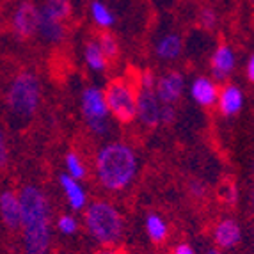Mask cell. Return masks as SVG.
Segmentation results:
<instances>
[{
  "mask_svg": "<svg viewBox=\"0 0 254 254\" xmlns=\"http://www.w3.org/2000/svg\"><path fill=\"white\" fill-rule=\"evenodd\" d=\"M253 206H254V190H253Z\"/></svg>",
  "mask_w": 254,
  "mask_h": 254,
  "instance_id": "35",
  "label": "cell"
},
{
  "mask_svg": "<svg viewBox=\"0 0 254 254\" xmlns=\"http://www.w3.org/2000/svg\"><path fill=\"white\" fill-rule=\"evenodd\" d=\"M173 254H195V251L189 244H178L173 249Z\"/></svg>",
  "mask_w": 254,
  "mask_h": 254,
  "instance_id": "32",
  "label": "cell"
},
{
  "mask_svg": "<svg viewBox=\"0 0 254 254\" xmlns=\"http://www.w3.org/2000/svg\"><path fill=\"white\" fill-rule=\"evenodd\" d=\"M96 178L103 189L110 192L123 190L137 174V155L125 142H110L96 153Z\"/></svg>",
  "mask_w": 254,
  "mask_h": 254,
  "instance_id": "2",
  "label": "cell"
},
{
  "mask_svg": "<svg viewBox=\"0 0 254 254\" xmlns=\"http://www.w3.org/2000/svg\"><path fill=\"white\" fill-rule=\"evenodd\" d=\"M246 75L247 78H249L251 84H254V54L249 57V61H247L246 64Z\"/></svg>",
  "mask_w": 254,
  "mask_h": 254,
  "instance_id": "31",
  "label": "cell"
},
{
  "mask_svg": "<svg viewBox=\"0 0 254 254\" xmlns=\"http://www.w3.org/2000/svg\"><path fill=\"white\" fill-rule=\"evenodd\" d=\"M105 94L107 109L119 123H131L137 118V93L130 82L123 78H116L109 82Z\"/></svg>",
  "mask_w": 254,
  "mask_h": 254,
  "instance_id": "5",
  "label": "cell"
},
{
  "mask_svg": "<svg viewBox=\"0 0 254 254\" xmlns=\"http://www.w3.org/2000/svg\"><path fill=\"white\" fill-rule=\"evenodd\" d=\"M61 187H63V192L68 199V204L73 212H82L87 206V192L84 190V187L78 183V180L71 178L69 174L63 173L59 176Z\"/></svg>",
  "mask_w": 254,
  "mask_h": 254,
  "instance_id": "13",
  "label": "cell"
},
{
  "mask_svg": "<svg viewBox=\"0 0 254 254\" xmlns=\"http://www.w3.org/2000/svg\"><path fill=\"white\" fill-rule=\"evenodd\" d=\"M66 169H68V173L71 178L75 180H82L85 178V174H87V171H85V164L82 162V158L78 157V153L75 151H68L66 153Z\"/></svg>",
  "mask_w": 254,
  "mask_h": 254,
  "instance_id": "23",
  "label": "cell"
},
{
  "mask_svg": "<svg viewBox=\"0 0 254 254\" xmlns=\"http://www.w3.org/2000/svg\"><path fill=\"white\" fill-rule=\"evenodd\" d=\"M38 34H41V38L48 43H61V41H64L66 29H64L63 21H57V20H54V18H48L47 14L41 13Z\"/></svg>",
  "mask_w": 254,
  "mask_h": 254,
  "instance_id": "17",
  "label": "cell"
},
{
  "mask_svg": "<svg viewBox=\"0 0 254 254\" xmlns=\"http://www.w3.org/2000/svg\"><path fill=\"white\" fill-rule=\"evenodd\" d=\"M204 254H222V251L217 249V247H212V249H206V253Z\"/></svg>",
  "mask_w": 254,
  "mask_h": 254,
  "instance_id": "34",
  "label": "cell"
},
{
  "mask_svg": "<svg viewBox=\"0 0 254 254\" xmlns=\"http://www.w3.org/2000/svg\"><path fill=\"white\" fill-rule=\"evenodd\" d=\"M217 105H219L220 114L226 118L237 116L244 107V93L240 91V87L233 84L224 85L219 91V98H217Z\"/></svg>",
  "mask_w": 254,
  "mask_h": 254,
  "instance_id": "14",
  "label": "cell"
},
{
  "mask_svg": "<svg viewBox=\"0 0 254 254\" xmlns=\"http://www.w3.org/2000/svg\"><path fill=\"white\" fill-rule=\"evenodd\" d=\"M146 233L155 244H162L165 242L167 235H169V226L164 220V217L158 213H148L146 215Z\"/></svg>",
  "mask_w": 254,
  "mask_h": 254,
  "instance_id": "18",
  "label": "cell"
},
{
  "mask_svg": "<svg viewBox=\"0 0 254 254\" xmlns=\"http://www.w3.org/2000/svg\"><path fill=\"white\" fill-rule=\"evenodd\" d=\"M189 190H190V194L194 195V197H204V194H206V187H204V183L192 182L190 185H189Z\"/></svg>",
  "mask_w": 254,
  "mask_h": 254,
  "instance_id": "30",
  "label": "cell"
},
{
  "mask_svg": "<svg viewBox=\"0 0 254 254\" xmlns=\"http://www.w3.org/2000/svg\"><path fill=\"white\" fill-rule=\"evenodd\" d=\"M41 13L57 21L68 20L71 14V0H45Z\"/></svg>",
  "mask_w": 254,
  "mask_h": 254,
  "instance_id": "20",
  "label": "cell"
},
{
  "mask_svg": "<svg viewBox=\"0 0 254 254\" xmlns=\"http://www.w3.org/2000/svg\"><path fill=\"white\" fill-rule=\"evenodd\" d=\"M57 229H59V233L66 235V237L75 235L78 231V220L69 213H64L57 219Z\"/></svg>",
  "mask_w": 254,
  "mask_h": 254,
  "instance_id": "24",
  "label": "cell"
},
{
  "mask_svg": "<svg viewBox=\"0 0 254 254\" xmlns=\"http://www.w3.org/2000/svg\"><path fill=\"white\" fill-rule=\"evenodd\" d=\"M160 110L162 103L157 98L155 91L140 89L137 93V118L140 123L148 128H155L160 123Z\"/></svg>",
  "mask_w": 254,
  "mask_h": 254,
  "instance_id": "9",
  "label": "cell"
},
{
  "mask_svg": "<svg viewBox=\"0 0 254 254\" xmlns=\"http://www.w3.org/2000/svg\"><path fill=\"white\" fill-rule=\"evenodd\" d=\"M84 59L85 64L89 66L93 71H105L109 63H107L105 55L102 54V48L98 45L96 39H91V41L85 43V48H84Z\"/></svg>",
  "mask_w": 254,
  "mask_h": 254,
  "instance_id": "19",
  "label": "cell"
},
{
  "mask_svg": "<svg viewBox=\"0 0 254 254\" xmlns=\"http://www.w3.org/2000/svg\"><path fill=\"white\" fill-rule=\"evenodd\" d=\"M0 220L11 231L20 229V222H21L20 195L14 190H4L0 194Z\"/></svg>",
  "mask_w": 254,
  "mask_h": 254,
  "instance_id": "10",
  "label": "cell"
},
{
  "mask_svg": "<svg viewBox=\"0 0 254 254\" xmlns=\"http://www.w3.org/2000/svg\"><path fill=\"white\" fill-rule=\"evenodd\" d=\"M222 199L226 201V203L229 204H235L237 203V197H238V192H237V187L233 185V183H226L224 189H222Z\"/></svg>",
  "mask_w": 254,
  "mask_h": 254,
  "instance_id": "26",
  "label": "cell"
},
{
  "mask_svg": "<svg viewBox=\"0 0 254 254\" xmlns=\"http://www.w3.org/2000/svg\"><path fill=\"white\" fill-rule=\"evenodd\" d=\"M39 18H41V9L29 0L20 2L13 14V30L20 39H29L38 34Z\"/></svg>",
  "mask_w": 254,
  "mask_h": 254,
  "instance_id": "7",
  "label": "cell"
},
{
  "mask_svg": "<svg viewBox=\"0 0 254 254\" xmlns=\"http://www.w3.org/2000/svg\"><path fill=\"white\" fill-rule=\"evenodd\" d=\"M190 94L194 102L201 107H212L219 98L217 82L208 76H197L190 85Z\"/></svg>",
  "mask_w": 254,
  "mask_h": 254,
  "instance_id": "15",
  "label": "cell"
},
{
  "mask_svg": "<svg viewBox=\"0 0 254 254\" xmlns=\"http://www.w3.org/2000/svg\"><path fill=\"white\" fill-rule=\"evenodd\" d=\"M91 16H93L94 23H96V25L100 27V29H103V30L110 29V27L114 25V21H116L112 11H110V9L103 4L102 0H94L93 4H91Z\"/></svg>",
  "mask_w": 254,
  "mask_h": 254,
  "instance_id": "22",
  "label": "cell"
},
{
  "mask_svg": "<svg viewBox=\"0 0 254 254\" xmlns=\"http://www.w3.org/2000/svg\"><path fill=\"white\" fill-rule=\"evenodd\" d=\"M41 102V84L34 73L23 71L16 75L9 85L7 107L16 118L30 119Z\"/></svg>",
  "mask_w": 254,
  "mask_h": 254,
  "instance_id": "4",
  "label": "cell"
},
{
  "mask_svg": "<svg viewBox=\"0 0 254 254\" xmlns=\"http://www.w3.org/2000/svg\"><path fill=\"white\" fill-rule=\"evenodd\" d=\"M82 114L85 118V123L94 133L103 135L107 133V116H109V109H107L105 94L98 87H87L82 93L80 100Z\"/></svg>",
  "mask_w": 254,
  "mask_h": 254,
  "instance_id": "6",
  "label": "cell"
},
{
  "mask_svg": "<svg viewBox=\"0 0 254 254\" xmlns=\"http://www.w3.org/2000/svg\"><path fill=\"white\" fill-rule=\"evenodd\" d=\"M174 119H176V110L173 105H162L160 110V123L164 125H173Z\"/></svg>",
  "mask_w": 254,
  "mask_h": 254,
  "instance_id": "27",
  "label": "cell"
},
{
  "mask_svg": "<svg viewBox=\"0 0 254 254\" xmlns=\"http://www.w3.org/2000/svg\"><path fill=\"white\" fill-rule=\"evenodd\" d=\"M21 240L25 254H48L52 244L50 204L47 194L36 185L20 190Z\"/></svg>",
  "mask_w": 254,
  "mask_h": 254,
  "instance_id": "1",
  "label": "cell"
},
{
  "mask_svg": "<svg viewBox=\"0 0 254 254\" xmlns=\"http://www.w3.org/2000/svg\"><path fill=\"white\" fill-rule=\"evenodd\" d=\"M94 254H125L121 249L118 247H102V249H98Z\"/></svg>",
  "mask_w": 254,
  "mask_h": 254,
  "instance_id": "33",
  "label": "cell"
},
{
  "mask_svg": "<svg viewBox=\"0 0 254 254\" xmlns=\"http://www.w3.org/2000/svg\"><path fill=\"white\" fill-rule=\"evenodd\" d=\"M185 89V78L180 71H169L158 76L155 84V94L162 105H174Z\"/></svg>",
  "mask_w": 254,
  "mask_h": 254,
  "instance_id": "8",
  "label": "cell"
},
{
  "mask_svg": "<svg viewBox=\"0 0 254 254\" xmlns=\"http://www.w3.org/2000/svg\"><path fill=\"white\" fill-rule=\"evenodd\" d=\"M96 41H98V45H100V48H102V54L105 55L107 63H114V61H118L119 41L112 32L103 30V32H100V36H98Z\"/></svg>",
  "mask_w": 254,
  "mask_h": 254,
  "instance_id": "21",
  "label": "cell"
},
{
  "mask_svg": "<svg viewBox=\"0 0 254 254\" xmlns=\"http://www.w3.org/2000/svg\"><path fill=\"white\" fill-rule=\"evenodd\" d=\"M9 162V151H7V142H5L4 131L0 130V169L5 167Z\"/></svg>",
  "mask_w": 254,
  "mask_h": 254,
  "instance_id": "29",
  "label": "cell"
},
{
  "mask_svg": "<svg viewBox=\"0 0 254 254\" xmlns=\"http://www.w3.org/2000/svg\"><path fill=\"white\" fill-rule=\"evenodd\" d=\"M235 52L229 45H219L213 52L212 59H210V66H212V73L215 76V82H224L235 69Z\"/></svg>",
  "mask_w": 254,
  "mask_h": 254,
  "instance_id": "11",
  "label": "cell"
},
{
  "mask_svg": "<svg viewBox=\"0 0 254 254\" xmlns=\"http://www.w3.org/2000/svg\"><path fill=\"white\" fill-rule=\"evenodd\" d=\"M213 240L217 249H233L242 240V229L235 219H222L215 224Z\"/></svg>",
  "mask_w": 254,
  "mask_h": 254,
  "instance_id": "12",
  "label": "cell"
},
{
  "mask_svg": "<svg viewBox=\"0 0 254 254\" xmlns=\"http://www.w3.org/2000/svg\"><path fill=\"white\" fill-rule=\"evenodd\" d=\"M197 21H199V25L203 27V29H206V30L215 29V25H217V13L213 11L212 7L204 5V7L199 9V13H197Z\"/></svg>",
  "mask_w": 254,
  "mask_h": 254,
  "instance_id": "25",
  "label": "cell"
},
{
  "mask_svg": "<svg viewBox=\"0 0 254 254\" xmlns=\"http://www.w3.org/2000/svg\"><path fill=\"white\" fill-rule=\"evenodd\" d=\"M183 41L178 34H165L164 38L158 39L155 52H157V57L162 61H174L178 59L180 54H182Z\"/></svg>",
  "mask_w": 254,
  "mask_h": 254,
  "instance_id": "16",
  "label": "cell"
},
{
  "mask_svg": "<svg viewBox=\"0 0 254 254\" xmlns=\"http://www.w3.org/2000/svg\"><path fill=\"white\" fill-rule=\"evenodd\" d=\"M251 2H253V4H254V0H251Z\"/></svg>",
  "mask_w": 254,
  "mask_h": 254,
  "instance_id": "36",
  "label": "cell"
},
{
  "mask_svg": "<svg viewBox=\"0 0 254 254\" xmlns=\"http://www.w3.org/2000/svg\"><path fill=\"white\" fill-rule=\"evenodd\" d=\"M155 84H157V76L155 73L146 69L140 76V85H142V89H149V91H155Z\"/></svg>",
  "mask_w": 254,
  "mask_h": 254,
  "instance_id": "28",
  "label": "cell"
},
{
  "mask_svg": "<svg viewBox=\"0 0 254 254\" xmlns=\"http://www.w3.org/2000/svg\"><path fill=\"white\" fill-rule=\"evenodd\" d=\"M87 233L102 247H116L123 238L125 222L119 210L109 201H93L84 210Z\"/></svg>",
  "mask_w": 254,
  "mask_h": 254,
  "instance_id": "3",
  "label": "cell"
}]
</instances>
